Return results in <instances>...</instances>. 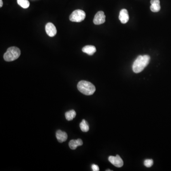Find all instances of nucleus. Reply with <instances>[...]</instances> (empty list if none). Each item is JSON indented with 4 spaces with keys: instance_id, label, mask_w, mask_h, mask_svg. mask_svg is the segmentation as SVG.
<instances>
[{
    "instance_id": "nucleus-6",
    "label": "nucleus",
    "mask_w": 171,
    "mask_h": 171,
    "mask_svg": "<svg viewBox=\"0 0 171 171\" xmlns=\"http://www.w3.org/2000/svg\"><path fill=\"white\" fill-rule=\"evenodd\" d=\"M106 22V16L102 11H99L95 15L93 23L96 25H100Z\"/></svg>"
},
{
    "instance_id": "nucleus-1",
    "label": "nucleus",
    "mask_w": 171,
    "mask_h": 171,
    "mask_svg": "<svg viewBox=\"0 0 171 171\" xmlns=\"http://www.w3.org/2000/svg\"><path fill=\"white\" fill-rule=\"evenodd\" d=\"M150 61V57L145 55L144 56H138L135 60L132 66L133 70L136 73L142 72L144 68L148 65Z\"/></svg>"
},
{
    "instance_id": "nucleus-16",
    "label": "nucleus",
    "mask_w": 171,
    "mask_h": 171,
    "mask_svg": "<svg viewBox=\"0 0 171 171\" xmlns=\"http://www.w3.org/2000/svg\"><path fill=\"white\" fill-rule=\"evenodd\" d=\"M153 163V161L152 159H146L144 161V165L146 167H151Z\"/></svg>"
},
{
    "instance_id": "nucleus-11",
    "label": "nucleus",
    "mask_w": 171,
    "mask_h": 171,
    "mask_svg": "<svg viewBox=\"0 0 171 171\" xmlns=\"http://www.w3.org/2000/svg\"><path fill=\"white\" fill-rule=\"evenodd\" d=\"M69 146L72 150H75L79 146H82L83 141L81 139H77V140H71L69 142Z\"/></svg>"
},
{
    "instance_id": "nucleus-14",
    "label": "nucleus",
    "mask_w": 171,
    "mask_h": 171,
    "mask_svg": "<svg viewBox=\"0 0 171 171\" xmlns=\"http://www.w3.org/2000/svg\"><path fill=\"white\" fill-rule=\"evenodd\" d=\"M80 127L82 131L84 132H87L89 129V124L85 119H83L80 123Z\"/></svg>"
},
{
    "instance_id": "nucleus-2",
    "label": "nucleus",
    "mask_w": 171,
    "mask_h": 171,
    "mask_svg": "<svg viewBox=\"0 0 171 171\" xmlns=\"http://www.w3.org/2000/svg\"><path fill=\"white\" fill-rule=\"evenodd\" d=\"M77 87L80 92L87 96L93 95L96 91L95 86L90 82L85 80L80 81L77 84Z\"/></svg>"
},
{
    "instance_id": "nucleus-3",
    "label": "nucleus",
    "mask_w": 171,
    "mask_h": 171,
    "mask_svg": "<svg viewBox=\"0 0 171 171\" xmlns=\"http://www.w3.org/2000/svg\"><path fill=\"white\" fill-rule=\"evenodd\" d=\"M20 51L16 47H10L4 55V60L7 62H10L17 60L20 56Z\"/></svg>"
},
{
    "instance_id": "nucleus-12",
    "label": "nucleus",
    "mask_w": 171,
    "mask_h": 171,
    "mask_svg": "<svg viewBox=\"0 0 171 171\" xmlns=\"http://www.w3.org/2000/svg\"><path fill=\"white\" fill-rule=\"evenodd\" d=\"M82 51L89 55H92L96 51V48L94 46L87 45L82 48Z\"/></svg>"
},
{
    "instance_id": "nucleus-10",
    "label": "nucleus",
    "mask_w": 171,
    "mask_h": 171,
    "mask_svg": "<svg viewBox=\"0 0 171 171\" xmlns=\"http://www.w3.org/2000/svg\"><path fill=\"white\" fill-rule=\"evenodd\" d=\"M56 137L57 140L60 143L65 142L68 138L67 134L66 132L58 130L56 132Z\"/></svg>"
},
{
    "instance_id": "nucleus-5",
    "label": "nucleus",
    "mask_w": 171,
    "mask_h": 171,
    "mask_svg": "<svg viewBox=\"0 0 171 171\" xmlns=\"http://www.w3.org/2000/svg\"><path fill=\"white\" fill-rule=\"evenodd\" d=\"M108 160L114 166L117 167H121L124 165L123 160L118 155H117L115 156H110L108 157Z\"/></svg>"
},
{
    "instance_id": "nucleus-17",
    "label": "nucleus",
    "mask_w": 171,
    "mask_h": 171,
    "mask_svg": "<svg viewBox=\"0 0 171 171\" xmlns=\"http://www.w3.org/2000/svg\"><path fill=\"white\" fill-rule=\"evenodd\" d=\"M92 169L93 171H99V166L97 165H92Z\"/></svg>"
},
{
    "instance_id": "nucleus-15",
    "label": "nucleus",
    "mask_w": 171,
    "mask_h": 171,
    "mask_svg": "<svg viewBox=\"0 0 171 171\" xmlns=\"http://www.w3.org/2000/svg\"><path fill=\"white\" fill-rule=\"evenodd\" d=\"M17 3L24 9H27L30 6V2L28 0H17Z\"/></svg>"
},
{
    "instance_id": "nucleus-7",
    "label": "nucleus",
    "mask_w": 171,
    "mask_h": 171,
    "mask_svg": "<svg viewBox=\"0 0 171 171\" xmlns=\"http://www.w3.org/2000/svg\"><path fill=\"white\" fill-rule=\"evenodd\" d=\"M46 33L49 37H54L57 34L56 27L52 23H48L45 26Z\"/></svg>"
},
{
    "instance_id": "nucleus-4",
    "label": "nucleus",
    "mask_w": 171,
    "mask_h": 171,
    "mask_svg": "<svg viewBox=\"0 0 171 171\" xmlns=\"http://www.w3.org/2000/svg\"><path fill=\"white\" fill-rule=\"evenodd\" d=\"M86 18V13L81 10H76L72 12L70 16V21L76 23L82 22Z\"/></svg>"
},
{
    "instance_id": "nucleus-8",
    "label": "nucleus",
    "mask_w": 171,
    "mask_h": 171,
    "mask_svg": "<svg viewBox=\"0 0 171 171\" xmlns=\"http://www.w3.org/2000/svg\"><path fill=\"white\" fill-rule=\"evenodd\" d=\"M119 20L122 23L125 24L129 20V15L128 11L126 9H123L120 11L119 15Z\"/></svg>"
},
{
    "instance_id": "nucleus-13",
    "label": "nucleus",
    "mask_w": 171,
    "mask_h": 171,
    "mask_svg": "<svg viewBox=\"0 0 171 171\" xmlns=\"http://www.w3.org/2000/svg\"><path fill=\"white\" fill-rule=\"evenodd\" d=\"M76 113L74 110H71L65 113V117L67 120L71 121L76 117Z\"/></svg>"
},
{
    "instance_id": "nucleus-9",
    "label": "nucleus",
    "mask_w": 171,
    "mask_h": 171,
    "mask_svg": "<svg viewBox=\"0 0 171 171\" xmlns=\"http://www.w3.org/2000/svg\"><path fill=\"white\" fill-rule=\"evenodd\" d=\"M151 5L150 6L151 11L153 13L158 12L161 9L160 0H151Z\"/></svg>"
},
{
    "instance_id": "nucleus-18",
    "label": "nucleus",
    "mask_w": 171,
    "mask_h": 171,
    "mask_svg": "<svg viewBox=\"0 0 171 171\" xmlns=\"http://www.w3.org/2000/svg\"><path fill=\"white\" fill-rule=\"evenodd\" d=\"M3 6V2L2 0H0V7L1 8Z\"/></svg>"
}]
</instances>
